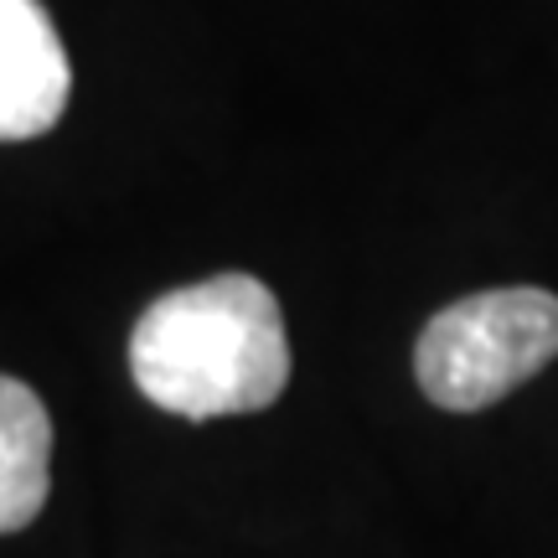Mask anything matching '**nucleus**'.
I'll use <instances>...</instances> for the list:
<instances>
[{
  "instance_id": "obj_1",
  "label": "nucleus",
  "mask_w": 558,
  "mask_h": 558,
  "mask_svg": "<svg viewBox=\"0 0 558 558\" xmlns=\"http://www.w3.org/2000/svg\"><path fill=\"white\" fill-rule=\"evenodd\" d=\"M130 373L156 409L181 418L269 409L290 383L275 290L254 275H213L160 295L135 320Z\"/></svg>"
},
{
  "instance_id": "obj_2",
  "label": "nucleus",
  "mask_w": 558,
  "mask_h": 558,
  "mask_svg": "<svg viewBox=\"0 0 558 558\" xmlns=\"http://www.w3.org/2000/svg\"><path fill=\"white\" fill-rule=\"evenodd\" d=\"M558 357V295L538 284L481 290L445 305L414 347L424 399L450 414H476L538 378Z\"/></svg>"
},
{
  "instance_id": "obj_3",
  "label": "nucleus",
  "mask_w": 558,
  "mask_h": 558,
  "mask_svg": "<svg viewBox=\"0 0 558 558\" xmlns=\"http://www.w3.org/2000/svg\"><path fill=\"white\" fill-rule=\"evenodd\" d=\"M73 68L41 0H0V140H37L62 120Z\"/></svg>"
},
{
  "instance_id": "obj_4",
  "label": "nucleus",
  "mask_w": 558,
  "mask_h": 558,
  "mask_svg": "<svg viewBox=\"0 0 558 558\" xmlns=\"http://www.w3.org/2000/svg\"><path fill=\"white\" fill-rule=\"evenodd\" d=\"M52 492V414L37 388L0 373V533L32 527Z\"/></svg>"
}]
</instances>
